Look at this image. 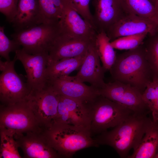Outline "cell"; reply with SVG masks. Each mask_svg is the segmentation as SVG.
<instances>
[{
	"instance_id": "1",
	"label": "cell",
	"mask_w": 158,
	"mask_h": 158,
	"mask_svg": "<svg viewBox=\"0 0 158 158\" xmlns=\"http://www.w3.org/2000/svg\"><path fill=\"white\" fill-rule=\"evenodd\" d=\"M109 71L114 80L129 85L142 94L156 75L146 58L142 43L135 48L116 54Z\"/></svg>"
},
{
	"instance_id": "2",
	"label": "cell",
	"mask_w": 158,
	"mask_h": 158,
	"mask_svg": "<svg viewBox=\"0 0 158 158\" xmlns=\"http://www.w3.org/2000/svg\"><path fill=\"white\" fill-rule=\"evenodd\" d=\"M147 116L131 115L111 130L100 133L95 139L97 143L109 145L121 158H127L130 151L139 145L152 121Z\"/></svg>"
},
{
	"instance_id": "3",
	"label": "cell",
	"mask_w": 158,
	"mask_h": 158,
	"mask_svg": "<svg viewBox=\"0 0 158 158\" xmlns=\"http://www.w3.org/2000/svg\"><path fill=\"white\" fill-rule=\"evenodd\" d=\"M44 133L61 157L70 158L78 150L99 146L87 128L56 122L44 128Z\"/></svg>"
},
{
	"instance_id": "4",
	"label": "cell",
	"mask_w": 158,
	"mask_h": 158,
	"mask_svg": "<svg viewBox=\"0 0 158 158\" xmlns=\"http://www.w3.org/2000/svg\"><path fill=\"white\" fill-rule=\"evenodd\" d=\"M84 103L90 111L91 135L100 134L114 128L135 114L124 106L99 94L92 100Z\"/></svg>"
},
{
	"instance_id": "5",
	"label": "cell",
	"mask_w": 158,
	"mask_h": 158,
	"mask_svg": "<svg viewBox=\"0 0 158 158\" xmlns=\"http://www.w3.org/2000/svg\"><path fill=\"white\" fill-rule=\"evenodd\" d=\"M27 98L13 104H0V129L9 132L15 139L28 133L44 129L32 110Z\"/></svg>"
},
{
	"instance_id": "6",
	"label": "cell",
	"mask_w": 158,
	"mask_h": 158,
	"mask_svg": "<svg viewBox=\"0 0 158 158\" xmlns=\"http://www.w3.org/2000/svg\"><path fill=\"white\" fill-rule=\"evenodd\" d=\"M60 32L59 22L44 23L15 31L11 36L22 47L25 51L35 54L49 53L54 41Z\"/></svg>"
},
{
	"instance_id": "7",
	"label": "cell",
	"mask_w": 158,
	"mask_h": 158,
	"mask_svg": "<svg viewBox=\"0 0 158 158\" xmlns=\"http://www.w3.org/2000/svg\"><path fill=\"white\" fill-rule=\"evenodd\" d=\"M16 56L12 60L0 61V101L1 104L15 103L27 99L30 93L26 82L17 73L14 65Z\"/></svg>"
},
{
	"instance_id": "8",
	"label": "cell",
	"mask_w": 158,
	"mask_h": 158,
	"mask_svg": "<svg viewBox=\"0 0 158 158\" xmlns=\"http://www.w3.org/2000/svg\"><path fill=\"white\" fill-rule=\"evenodd\" d=\"M98 92L99 94L124 106L135 114L147 115L151 112L143 99L142 94L129 85L114 80L106 83Z\"/></svg>"
},
{
	"instance_id": "9",
	"label": "cell",
	"mask_w": 158,
	"mask_h": 158,
	"mask_svg": "<svg viewBox=\"0 0 158 158\" xmlns=\"http://www.w3.org/2000/svg\"><path fill=\"white\" fill-rule=\"evenodd\" d=\"M28 99L32 110L43 128L49 127L56 122L58 94L47 83L43 89L31 92Z\"/></svg>"
},
{
	"instance_id": "10",
	"label": "cell",
	"mask_w": 158,
	"mask_h": 158,
	"mask_svg": "<svg viewBox=\"0 0 158 158\" xmlns=\"http://www.w3.org/2000/svg\"><path fill=\"white\" fill-rule=\"evenodd\" d=\"M15 56L25 69L26 83L30 92L44 88L47 84L46 72L49 62V53L31 54L22 48L15 51Z\"/></svg>"
},
{
	"instance_id": "11",
	"label": "cell",
	"mask_w": 158,
	"mask_h": 158,
	"mask_svg": "<svg viewBox=\"0 0 158 158\" xmlns=\"http://www.w3.org/2000/svg\"><path fill=\"white\" fill-rule=\"evenodd\" d=\"M62 9L59 21L61 32L78 39L94 40L97 33L93 27L84 19L67 0H62Z\"/></svg>"
},
{
	"instance_id": "12",
	"label": "cell",
	"mask_w": 158,
	"mask_h": 158,
	"mask_svg": "<svg viewBox=\"0 0 158 158\" xmlns=\"http://www.w3.org/2000/svg\"><path fill=\"white\" fill-rule=\"evenodd\" d=\"M100 59L96 48L95 40L90 43L83 62L74 79L81 83H88L98 89L106 83L104 78L106 71L101 65Z\"/></svg>"
},
{
	"instance_id": "13",
	"label": "cell",
	"mask_w": 158,
	"mask_h": 158,
	"mask_svg": "<svg viewBox=\"0 0 158 158\" xmlns=\"http://www.w3.org/2000/svg\"><path fill=\"white\" fill-rule=\"evenodd\" d=\"M58 113L56 123L90 128V115L84 103L58 94Z\"/></svg>"
},
{
	"instance_id": "14",
	"label": "cell",
	"mask_w": 158,
	"mask_h": 158,
	"mask_svg": "<svg viewBox=\"0 0 158 158\" xmlns=\"http://www.w3.org/2000/svg\"><path fill=\"white\" fill-rule=\"evenodd\" d=\"M47 83L57 94L82 103L92 100L99 94L97 89L69 75L48 80Z\"/></svg>"
},
{
	"instance_id": "15",
	"label": "cell",
	"mask_w": 158,
	"mask_h": 158,
	"mask_svg": "<svg viewBox=\"0 0 158 158\" xmlns=\"http://www.w3.org/2000/svg\"><path fill=\"white\" fill-rule=\"evenodd\" d=\"M158 25L153 21L133 14H127L109 29L106 33L110 41L121 37L154 32Z\"/></svg>"
},
{
	"instance_id": "16",
	"label": "cell",
	"mask_w": 158,
	"mask_h": 158,
	"mask_svg": "<svg viewBox=\"0 0 158 158\" xmlns=\"http://www.w3.org/2000/svg\"><path fill=\"white\" fill-rule=\"evenodd\" d=\"M26 158H61L49 145L44 135L41 131L28 133L15 139Z\"/></svg>"
},
{
	"instance_id": "17",
	"label": "cell",
	"mask_w": 158,
	"mask_h": 158,
	"mask_svg": "<svg viewBox=\"0 0 158 158\" xmlns=\"http://www.w3.org/2000/svg\"><path fill=\"white\" fill-rule=\"evenodd\" d=\"M94 23L97 32H107L112 25L127 15L120 0H93Z\"/></svg>"
},
{
	"instance_id": "18",
	"label": "cell",
	"mask_w": 158,
	"mask_h": 158,
	"mask_svg": "<svg viewBox=\"0 0 158 158\" xmlns=\"http://www.w3.org/2000/svg\"><path fill=\"white\" fill-rule=\"evenodd\" d=\"M92 40L73 38L60 32L49 51V63L84 54Z\"/></svg>"
},
{
	"instance_id": "19",
	"label": "cell",
	"mask_w": 158,
	"mask_h": 158,
	"mask_svg": "<svg viewBox=\"0 0 158 158\" xmlns=\"http://www.w3.org/2000/svg\"><path fill=\"white\" fill-rule=\"evenodd\" d=\"M44 23L38 0H19L16 14L11 23L15 31Z\"/></svg>"
},
{
	"instance_id": "20",
	"label": "cell",
	"mask_w": 158,
	"mask_h": 158,
	"mask_svg": "<svg viewBox=\"0 0 158 158\" xmlns=\"http://www.w3.org/2000/svg\"><path fill=\"white\" fill-rule=\"evenodd\" d=\"M158 149V119L152 118L137 147L129 158H153Z\"/></svg>"
},
{
	"instance_id": "21",
	"label": "cell",
	"mask_w": 158,
	"mask_h": 158,
	"mask_svg": "<svg viewBox=\"0 0 158 158\" xmlns=\"http://www.w3.org/2000/svg\"><path fill=\"white\" fill-rule=\"evenodd\" d=\"M85 54L78 56L64 58L49 62L46 72L47 81L69 75L73 71L79 69L84 60Z\"/></svg>"
},
{
	"instance_id": "22",
	"label": "cell",
	"mask_w": 158,
	"mask_h": 158,
	"mask_svg": "<svg viewBox=\"0 0 158 158\" xmlns=\"http://www.w3.org/2000/svg\"><path fill=\"white\" fill-rule=\"evenodd\" d=\"M95 42L102 66L106 71L109 70L115 61L116 54L106 32H97Z\"/></svg>"
},
{
	"instance_id": "23",
	"label": "cell",
	"mask_w": 158,
	"mask_h": 158,
	"mask_svg": "<svg viewBox=\"0 0 158 158\" xmlns=\"http://www.w3.org/2000/svg\"><path fill=\"white\" fill-rule=\"evenodd\" d=\"M127 14H133L154 21V6L150 0H120Z\"/></svg>"
},
{
	"instance_id": "24",
	"label": "cell",
	"mask_w": 158,
	"mask_h": 158,
	"mask_svg": "<svg viewBox=\"0 0 158 158\" xmlns=\"http://www.w3.org/2000/svg\"><path fill=\"white\" fill-rule=\"evenodd\" d=\"M147 36L142 43L146 58L154 74L158 76V28Z\"/></svg>"
},
{
	"instance_id": "25",
	"label": "cell",
	"mask_w": 158,
	"mask_h": 158,
	"mask_svg": "<svg viewBox=\"0 0 158 158\" xmlns=\"http://www.w3.org/2000/svg\"><path fill=\"white\" fill-rule=\"evenodd\" d=\"M0 158H21L19 147L13 135L7 130L0 129Z\"/></svg>"
},
{
	"instance_id": "26",
	"label": "cell",
	"mask_w": 158,
	"mask_h": 158,
	"mask_svg": "<svg viewBox=\"0 0 158 158\" xmlns=\"http://www.w3.org/2000/svg\"><path fill=\"white\" fill-rule=\"evenodd\" d=\"M148 34L128 35L118 38L111 42L114 49L129 50L135 48L142 44Z\"/></svg>"
},
{
	"instance_id": "27",
	"label": "cell",
	"mask_w": 158,
	"mask_h": 158,
	"mask_svg": "<svg viewBox=\"0 0 158 158\" xmlns=\"http://www.w3.org/2000/svg\"><path fill=\"white\" fill-rule=\"evenodd\" d=\"M38 0L44 22H58L61 15L55 6L53 0Z\"/></svg>"
},
{
	"instance_id": "28",
	"label": "cell",
	"mask_w": 158,
	"mask_h": 158,
	"mask_svg": "<svg viewBox=\"0 0 158 158\" xmlns=\"http://www.w3.org/2000/svg\"><path fill=\"white\" fill-rule=\"evenodd\" d=\"M4 26L0 27V55L6 61H10L9 54L20 49V45L13 39L10 40L4 32Z\"/></svg>"
},
{
	"instance_id": "29",
	"label": "cell",
	"mask_w": 158,
	"mask_h": 158,
	"mask_svg": "<svg viewBox=\"0 0 158 158\" xmlns=\"http://www.w3.org/2000/svg\"><path fill=\"white\" fill-rule=\"evenodd\" d=\"M72 7L96 30L93 16L90 9V0H67Z\"/></svg>"
},
{
	"instance_id": "30",
	"label": "cell",
	"mask_w": 158,
	"mask_h": 158,
	"mask_svg": "<svg viewBox=\"0 0 158 158\" xmlns=\"http://www.w3.org/2000/svg\"><path fill=\"white\" fill-rule=\"evenodd\" d=\"M19 0H0V11L11 23L16 13Z\"/></svg>"
},
{
	"instance_id": "31",
	"label": "cell",
	"mask_w": 158,
	"mask_h": 158,
	"mask_svg": "<svg viewBox=\"0 0 158 158\" xmlns=\"http://www.w3.org/2000/svg\"><path fill=\"white\" fill-rule=\"evenodd\" d=\"M142 97L152 113L154 110L156 101L155 85L153 79L152 82L147 85L142 94Z\"/></svg>"
},
{
	"instance_id": "32",
	"label": "cell",
	"mask_w": 158,
	"mask_h": 158,
	"mask_svg": "<svg viewBox=\"0 0 158 158\" xmlns=\"http://www.w3.org/2000/svg\"><path fill=\"white\" fill-rule=\"evenodd\" d=\"M155 85V88L156 92V101L154 110L152 113V118L158 119V76H154L153 78Z\"/></svg>"
},
{
	"instance_id": "33",
	"label": "cell",
	"mask_w": 158,
	"mask_h": 158,
	"mask_svg": "<svg viewBox=\"0 0 158 158\" xmlns=\"http://www.w3.org/2000/svg\"><path fill=\"white\" fill-rule=\"evenodd\" d=\"M156 12L158 10V0H156L154 4Z\"/></svg>"
},
{
	"instance_id": "34",
	"label": "cell",
	"mask_w": 158,
	"mask_h": 158,
	"mask_svg": "<svg viewBox=\"0 0 158 158\" xmlns=\"http://www.w3.org/2000/svg\"><path fill=\"white\" fill-rule=\"evenodd\" d=\"M154 158H158V149Z\"/></svg>"
},
{
	"instance_id": "35",
	"label": "cell",
	"mask_w": 158,
	"mask_h": 158,
	"mask_svg": "<svg viewBox=\"0 0 158 158\" xmlns=\"http://www.w3.org/2000/svg\"><path fill=\"white\" fill-rule=\"evenodd\" d=\"M156 0H150L154 5V3Z\"/></svg>"
}]
</instances>
